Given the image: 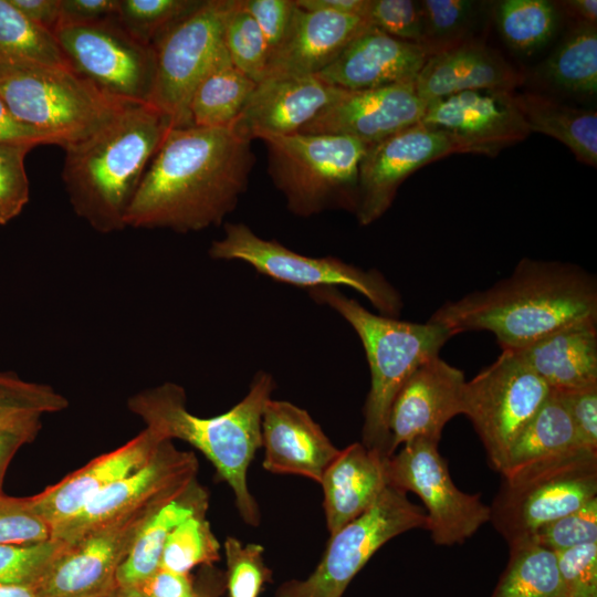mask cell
Listing matches in <instances>:
<instances>
[{
	"mask_svg": "<svg viewBox=\"0 0 597 597\" xmlns=\"http://www.w3.org/2000/svg\"><path fill=\"white\" fill-rule=\"evenodd\" d=\"M251 140L227 127H174L148 165L125 226L179 233L220 226L247 191Z\"/></svg>",
	"mask_w": 597,
	"mask_h": 597,
	"instance_id": "cell-1",
	"label": "cell"
},
{
	"mask_svg": "<svg viewBox=\"0 0 597 597\" xmlns=\"http://www.w3.org/2000/svg\"><path fill=\"white\" fill-rule=\"evenodd\" d=\"M584 321H597L595 275L573 263L533 259H522L488 289L447 301L429 318L452 335L490 332L502 349Z\"/></svg>",
	"mask_w": 597,
	"mask_h": 597,
	"instance_id": "cell-2",
	"label": "cell"
},
{
	"mask_svg": "<svg viewBox=\"0 0 597 597\" xmlns=\"http://www.w3.org/2000/svg\"><path fill=\"white\" fill-rule=\"evenodd\" d=\"M170 128L153 105L126 103L95 132L62 147V179L74 212L101 233L124 229L128 207Z\"/></svg>",
	"mask_w": 597,
	"mask_h": 597,
	"instance_id": "cell-3",
	"label": "cell"
},
{
	"mask_svg": "<svg viewBox=\"0 0 597 597\" xmlns=\"http://www.w3.org/2000/svg\"><path fill=\"white\" fill-rule=\"evenodd\" d=\"M274 388L273 377L260 370L241 401L210 418L189 412L184 388L174 383L137 392L128 398L127 407L146 428L164 439H179L201 451L220 479L232 489L243 520L258 525L259 507L249 491L247 475L251 461L262 447V413Z\"/></svg>",
	"mask_w": 597,
	"mask_h": 597,
	"instance_id": "cell-4",
	"label": "cell"
},
{
	"mask_svg": "<svg viewBox=\"0 0 597 597\" xmlns=\"http://www.w3.org/2000/svg\"><path fill=\"white\" fill-rule=\"evenodd\" d=\"M307 293L313 301L341 315L359 337L370 373L362 443L391 457L388 421L397 394L419 366L439 356L453 335L444 326L429 321L411 323L374 314L338 287H321Z\"/></svg>",
	"mask_w": 597,
	"mask_h": 597,
	"instance_id": "cell-5",
	"label": "cell"
},
{
	"mask_svg": "<svg viewBox=\"0 0 597 597\" xmlns=\"http://www.w3.org/2000/svg\"><path fill=\"white\" fill-rule=\"evenodd\" d=\"M262 140L269 175L293 214L356 212L359 167L369 145L333 134L296 133Z\"/></svg>",
	"mask_w": 597,
	"mask_h": 597,
	"instance_id": "cell-6",
	"label": "cell"
},
{
	"mask_svg": "<svg viewBox=\"0 0 597 597\" xmlns=\"http://www.w3.org/2000/svg\"><path fill=\"white\" fill-rule=\"evenodd\" d=\"M0 97L22 123L64 147L106 123L126 103L71 66L0 61Z\"/></svg>",
	"mask_w": 597,
	"mask_h": 597,
	"instance_id": "cell-7",
	"label": "cell"
},
{
	"mask_svg": "<svg viewBox=\"0 0 597 597\" xmlns=\"http://www.w3.org/2000/svg\"><path fill=\"white\" fill-rule=\"evenodd\" d=\"M502 480L490 522L512 546L597 498V451L582 448Z\"/></svg>",
	"mask_w": 597,
	"mask_h": 597,
	"instance_id": "cell-8",
	"label": "cell"
},
{
	"mask_svg": "<svg viewBox=\"0 0 597 597\" xmlns=\"http://www.w3.org/2000/svg\"><path fill=\"white\" fill-rule=\"evenodd\" d=\"M221 239L211 242L213 260L240 261L276 282L306 291L348 286L365 296L385 316H399L404 303L398 290L378 270H364L336 256H307L276 240L255 234L241 222L224 224Z\"/></svg>",
	"mask_w": 597,
	"mask_h": 597,
	"instance_id": "cell-9",
	"label": "cell"
},
{
	"mask_svg": "<svg viewBox=\"0 0 597 597\" xmlns=\"http://www.w3.org/2000/svg\"><path fill=\"white\" fill-rule=\"evenodd\" d=\"M415 528H428L426 512L406 492L388 484L366 512L331 535L323 558L307 578L282 584L274 597H342L385 543Z\"/></svg>",
	"mask_w": 597,
	"mask_h": 597,
	"instance_id": "cell-10",
	"label": "cell"
},
{
	"mask_svg": "<svg viewBox=\"0 0 597 597\" xmlns=\"http://www.w3.org/2000/svg\"><path fill=\"white\" fill-rule=\"evenodd\" d=\"M227 0H205L154 45L155 78L148 104L174 127L192 126L190 102L200 82L229 57L222 24Z\"/></svg>",
	"mask_w": 597,
	"mask_h": 597,
	"instance_id": "cell-11",
	"label": "cell"
},
{
	"mask_svg": "<svg viewBox=\"0 0 597 597\" xmlns=\"http://www.w3.org/2000/svg\"><path fill=\"white\" fill-rule=\"evenodd\" d=\"M551 392L513 350L465 381L462 415L473 425L491 467L500 472L506 453Z\"/></svg>",
	"mask_w": 597,
	"mask_h": 597,
	"instance_id": "cell-12",
	"label": "cell"
},
{
	"mask_svg": "<svg viewBox=\"0 0 597 597\" xmlns=\"http://www.w3.org/2000/svg\"><path fill=\"white\" fill-rule=\"evenodd\" d=\"M53 34L70 66L108 96L148 103L156 69L154 46L142 43L113 18L59 27Z\"/></svg>",
	"mask_w": 597,
	"mask_h": 597,
	"instance_id": "cell-13",
	"label": "cell"
},
{
	"mask_svg": "<svg viewBox=\"0 0 597 597\" xmlns=\"http://www.w3.org/2000/svg\"><path fill=\"white\" fill-rule=\"evenodd\" d=\"M388 484L417 494L425 507L434 544H462L491 520V509L480 494L457 488L438 443L415 439L387 460Z\"/></svg>",
	"mask_w": 597,
	"mask_h": 597,
	"instance_id": "cell-14",
	"label": "cell"
},
{
	"mask_svg": "<svg viewBox=\"0 0 597 597\" xmlns=\"http://www.w3.org/2000/svg\"><path fill=\"white\" fill-rule=\"evenodd\" d=\"M169 499L149 503L66 544L35 587L38 597H107L117 586V572L142 526Z\"/></svg>",
	"mask_w": 597,
	"mask_h": 597,
	"instance_id": "cell-15",
	"label": "cell"
},
{
	"mask_svg": "<svg viewBox=\"0 0 597 597\" xmlns=\"http://www.w3.org/2000/svg\"><path fill=\"white\" fill-rule=\"evenodd\" d=\"M192 452L165 440L150 460L134 473L111 484L75 514L51 528V538L72 544L93 530L155 501L171 498L196 479Z\"/></svg>",
	"mask_w": 597,
	"mask_h": 597,
	"instance_id": "cell-16",
	"label": "cell"
},
{
	"mask_svg": "<svg viewBox=\"0 0 597 597\" xmlns=\"http://www.w3.org/2000/svg\"><path fill=\"white\" fill-rule=\"evenodd\" d=\"M421 124L448 134L463 154L490 157L531 134L515 92L507 90H473L433 100Z\"/></svg>",
	"mask_w": 597,
	"mask_h": 597,
	"instance_id": "cell-17",
	"label": "cell"
},
{
	"mask_svg": "<svg viewBox=\"0 0 597 597\" xmlns=\"http://www.w3.org/2000/svg\"><path fill=\"white\" fill-rule=\"evenodd\" d=\"M452 154H463L460 145L421 123L369 145L359 167L358 223L365 227L381 218L408 176Z\"/></svg>",
	"mask_w": 597,
	"mask_h": 597,
	"instance_id": "cell-18",
	"label": "cell"
},
{
	"mask_svg": "<svg viewBox=\"0 0 597 597\" xmlns=\"http://www.w3.org/2000/svg\"><path fill=\"white\" fill-rule=\"evenodd\" d=\"M426 106L413 82L345 91L300 133L345 135L371 145L421 123Z\"/></svg>",
	"mask_w": 597,
	"mask_h": 597,
	"instance_id": "cell-19",
	"label": "cell"
},
{
	"mask_svg": "<svg viewBox=\"0 0 597 597\" xmlns=\"http://www.w3.org/2000/svg\"><path fill=\"white\" fill-rule=\"evenodd\" d=\"M461 369L436 356L407 379L397 394L389 413V452L415 439L436 443L444 426L462 415L465 384Z\"/></svg>",
	"mask_w": 597,
	"mask_h": 597,
	"instance_id": "cell-20",
	"label": "cell"
},
{
	"mask_svg": "<svg viewBox=\"0 0 597 597\" xmlns=\"http://www.w3.org/2000/svg\"><path fill=\"white\" fill-rule=\"evenodd\" d=\"M344 92L317 76L265 77L230 126L251 142L296 134Z\"/></svg>",
	"mask_w": 597,
	"mask_h": 597,
	"instance_id": "cell-21",
	"label": "cell"
},
{
	"mask_svg": "<svg viewBox=\"0 0 597 597\" xmlns=\"http://www.w3.org/2000/svg\"><path fill=\"white\" fill-rule=\"evenodd\" d=\"M149 428L119 448L101 454L57 483L30 496L34 511L50 525L69 519L101 491L146 464L165 441Z\"/></svg>",
	"mask_w": 597,
	"mask_h": 597,
	"instance_id": "cell-22",
	"label": "cell"
},
{
	"mask_svg": "<svg viewBox=\"0 0 597 597\" xmlns=\"http://www.w3.org/2000/svg\"><path fill=\"white\" fill-rule=\"evenodd\" d=\"M261 442L265 470L301 475L318 483L341 451L306 410L272 398L262 413Z\"/></svg>",
	"mask_w": 597,
	"mask_h": 597,
	"instance_id": "cell-23",
	"label": "cell"
},
{
	"mask_svg": "<svg viewBox=\"0 0 597 597\" xmlns=\"http://www.w3.org/2000/svg\"><path fill=\"white\" fill-rule=\"evenodd\" d=\"M427 59L420 44L369 27L316 76L345 91L371 90L415 82Z\"/></svg>",
	"mask_w": 597,
	"mask_h": 597,
	"instance_id": "cell-24",
	"label": "cell"
},
{
	"mask_svg": "<svg viewBox=\"0 0 597 597\" xmlns=\"http://www.w3.org/2000/svg\"><path fill=\"white\" fill-rule=\"evenodd\" d=\"M523 80L500 52L475 39L428 56L413 83L418 95L429 103L473 90L515 91Z\"/></svg>",
	"mask_w": 597,
	"mask_h": 597,
	"instance_id": "cell-25",
	"label": "cell"
},
{
	"mask_svg": "<svg viewBox=\"0 0 597 597\" xmlns=\"http://www.w3.org/2000/svg\"><path fill=\"white\" fill-rule=\"evenodd\" d=\"M367 28L358 15L297 7L291 31L271 56L265 77L316 76Z\"/></svg>",
	"mask_w": 597,
	"mask_h": 597,
	"instance_id": "cell-26",
	"label": "cell"
},
{
	"mask_svg": "<svg viewBox=\"0 0 597 597\" xmlns=\"http://www.w3.org/2000/svg\"><path fill=\"white\" fill-rule=\"evenodd\" d=\"M388 458L355 442L341 450L326 469L320 484L331 535L366 512L386 489Z\"/></svg>",
	"mask_w": 597,
	"mask_h": 597,
	"instance_id": "cell-27",
	"label": "cell"
},
{
	"mask_svg": "<svg viewBox=\"0 0 597 597\" xmlns=\"http://www.w3.org/2000/svg\"><path fill=\"white\" fill-rule=\"evenodd\" d=\"M513 350L552 389L597 385V321L562 327Z\"/></svg>",
	"mask_w": 597,
	"mask_h": 597,
	"instance_id": "cell-28",
	"label": "cell"
},
{
	"mask_svg": "<svg viewBox=\"0 0 597 597\" xmlns=\"http://www.w3.org/2000/svg\"><path fill=\"white\" fill-rule=\"evenodd\" d=\"M208 492L192 480L182 491L160 504L142 526L130 552L121 565L116 582L119 586H137L154 574L169 534L186 519L206 514Z\"/></svg>",
	"mask_w": 597,
	"mask_h": 597,
	"instance_id": "cell-29",
	"label": "cell"
},
{
	"mask_svg": "<svg viewBox=\"0 0 597 597\" xmlns=\"http://www.w3.org/2000/svg\"><path fill=\"white\" fill-rule=\"evenodd\" d=\"M582 448L585 447L561 395L551 389L546 400L510 447L500 473L507 476Z\"/></svg>",
	"mask_w": 597,
	"mask_h": 597,
	"instance_id": "cell-30",
	"label": "cell"
},
{
	"mask_svg": "<svg viewBox=\"0 0 597 597\" xmlns=\"http://www.w3.org/2000/svg\"><path fill=\"white\" fill-rule=\"evenodd\" d=\"M530 132L551 136L585 165L597 166V112L561 103L547 95L516 94Z\"/></svg>",
	"mask_w": 597,
	"mask_h": 597,
	"instance_id": "cell-31",
	"label": "cell"
},
{
	"mask_svg": "<svg viewBox=\"0 0 597 597\" xmlns=\"http://www.w3.org/2000/svg\"><path fill=\"white\" fill-rule=\"evenodd\" d=\"M538 74L551 87L590 98L597 93V24L575 23L546 57Z\"/></svg>",
	"mask_w": 597,
	"mask_h": 597,
	"instance_id": "cell-32",
	"label": "cell"
},
{
	"mask_svg": "<svg viewBox=\"0 0 597 597\" xmlns=\"http://www.w3.org/2000/svg\"><path fill=\"white\" fill-rule=\"evenodd\" d=\"M256 83L227 57L197 86L190 102L193 126L227 127L238 118Z\"/></svg>",
	"mask_w": 597,
	"mask_h": 597,
	"instance_id": "cell-33",
	"label": "cell"
},
{
	"mask_svg": "<svg viewBox=\"0 0 597 597\" xmlns=\"http://www.w3.org/2000/svg\"><path fill=\"white\" fill-rule=\"evenodd\" d=\"M510 557L491 597H567L554 552L527 541Z\"/></svg>",
	"mask_w": 597,
	"mask_h": 597,
	"instance_id": "cell-34",
	"label": "cell"
},
{
	"mask_svg": "<svg viewBox=\"0 0 597 597\" xmlns=\"http://www.w3.org/2000/svg\"><path fill=\"white\" fill-rule=\"evenodd\" d=\"M422 38L428 56L478 39L486 2L475 0H421Z\"/></svg>",
	"mask_w": 597,
	"mask_h": 597,
	"instance_id": "cell-35",
	"label": "cell"
},
{
	"mask_svg": "<svg viewBox=\"0 0 597 597\" xmlns=\"http://www.w3.org/2000/svg\"><path fill=\"white\" fill-rule=\"evenodd\" d=\"M561 12L555 1L503 0L496 3V23L505 43L522 54H532L555 35Z\"/></svg>",
	"mask_w": 597,
	"mask_h": 597,
	"instance_id": "cell-36",
	"label": "cell"
},
{
	"mask_svg": "<svg viewBox=\"0 0 597 597\" xmlns=\"http://www.w3.org/2000/svg\"><path fill=\"white\" fill-rule=\"evenodd\" d=\"M0 61L70 66L55 35L0 0Z\"/></svg>",
	"mask_w": 597,
	"mask_h": 597,
	"instance_id": "cell-37",
	"label": "cell"
},
{
	"mask_svg": "<svg viewBox=\"0 0 597 597\" xmlns=\"http://www.w3.org/2000/svg\"><path fill=\"white\" fill-rule=\"evenodd\" d=\"M222 34L233 66L256 84L264 80L270 60L266 41L240 0H227Z\"/></svg>",
	"mask_w": 597,
	"mask_h": 597,
	"instance_id": "cell-38",
	"label": "cell"
},
{
	"mask_svg": "<svg viewBox=\"0 0 597 597\" xmlns=\"http://www.w3.org/2000/svg\"><path fill=\"white\" fill-rule=\"evenodd\" d=\"M201 3L202 0H118L115 19L136 40L154 46Z\"/></svg>",
	"mask_w": 597,
	"mask_h": 597,
	"instance_id": "cell-39",
	"label": "cell"
},
{
	"mask_svg": "<svg viewBox=\"0 0 597 597\" xmlns=\"http://www.w3.org/2000/svg\"><path fill=\"white\" fill-rule=\"evenodd\" d=\"M220 559L217 541L206 514L186 519L169 534L159 567L189 574L196 566H211Z\"/></svg>",
	"mask_w": 597,
	"mask_h": 597,
	"instance_id": "cell-40",
	"label": "cell"
},
{
	"mask_svg": "<svg viewBox=\"0 0 597 597\" xmlns=\"http://www.w3.org/2000/svg\"><path fill=\"white\" fill-rule=\"evenodd\" d=\"M67 405L66 398L51 386L0 371V428L41 419L43 415L61 411Z\"/></svg>",
	"mask_w": 597,
	"mask_h": 597,
	"instance_id": "cell-41",
	"label": "cell"
},
{
	"mask_svg": "<svg viewBox=\"0 0 597 597\" xmlns=\"http://www.w3.org/2000/svg\"><path fill=\"white\" fill-rule=\"evenodd\" d=\"M65 546L55 538L33 544H0V587L35 588Z\"/></svg>",
	"mask_w": 597,
	"mask_h": 597,
	"instance_id": "cell-42",
	"label": "cell"
},
{
	"mask_svg": "<svg viewBox=\"0 0 597 597\" xmlns=\"http://www.w3.org/2000/svg\"><path fill=\"white\" fill-rule=\"evenodd\" d=\"M227 561L226 588L230 597H259L271 580V570L263 558L264 548L254 543L242 544L234 537L224 542Z\"/></svg>",
	"mask_w": 597,
	"mask_h": 597,
	"instance_id": "cell-43",
	"label": "cell"
},
{
	"mask_svg": "<svg viewBox=\"0 0 597 597\" xmlns=\"http://www.w3.org/2000/svg\"><path fill=\"white\" fill-rule=\"evenodd\" d=\"M530 541L554 553L597 543V498L543 525Z\"/></svg>",
	"mask_w": 597,
	"mask_h": 597,
	"instance_id": "cell-44",
	"label": "cell"
},
{
	"mask_svg": "<svg viewBox=\"0 0 597 597\" xmlns=\"http://www.w3.org/2000/svg\"><path fill=\"white\" fill-rule=\"evenodd\" d=\"M364 19L369 27L396 39L420 44L422 13L420 1L369 0Z\"/></svg>",
	"mask_w": 597,
	"mask_h": 597,
	"instance_id": "cell-45",
	"label": "cell"
},
{
	"mask_svg": "<svg viewBox=\"0 0 597 597\" xmlns=\"http://www.w3.org/2000/svg\"><path fill=\"white\" fill-rule=\"evenodd\" d=\"M27 146L0 145V224H7L24 208L30 197L24 159Z\"/></svg>",
	"mask_w": 597,
	"mask_h": 597,
	"instance_id": "cell-46",
	"label": "cell"
},
{
	"mask_svg": "<svg viewBox=\"0 0 597 597\" xmlns=\"http://www.w3.org/2000/svg\"><path fill=\"white\" fill-rule=\"evenodd\" d=\"M51 538L50 525L34 511L29 498L0 492V544H33Z\"/></svg>",
	"mask_w": 597,
	"mask_h": 597,
	"instance_id": "cell-47",
	"label": "cell"
},
{
	"mask_svg": "<svg viewBox=\"0 0 597 597\" xmlns=\"http://www.w3.org/2000/svg\"><path fill=\"white\" fill-rule=\"evenodd\" d=\"M567 597H597V543L555 553Z\"/></svg>",
	"mask_w": 597,
	"mask_h": 597,
	"instance_id": "cell-48",
	"label": "cell"
},
{
	"mask_svg": "<svg viewBox=\"0 0 597 597\" xmlns=\"http://www.w3.org/2000/svg\"><path fill=\"white\" fill-rule=\"evenodd\" d=\"M240 2L259 25L271 59L291 31L297 10L295 0H240Z\"/></svg>",
	"mask_w": 597,
	"mask_h": 597,
	"instance_id": "cell-49",
	"label": "cell"
},
{
	"mask_svg": "<svg viewBox=\"0 0 597 597\" xmlns=\"http://www.w3.org/2000/svg\"><path fill=\"white\" fill-rule=\"evenodd\" d=\"M556 391L569 412L583 446L597 451V385Z\"/></svg>",
	"mask_w": 597,
	"mask_h": 597,
	"instance_id": "cell-50",
	"label": "cell"
},
{
	"mask_svg": "<svg viewBox=\"0 0 597 597\" xmlns=\"http://www.w3.org/2000/svg\"><path fill=\"white\" fill-rule=\"evenodd\" d=\"M118 0H60V25L88 24L113 18Z\"/></svg>",
	"mask_w": 597,
	"mask_h": 597,
	"instance_id": "cell-51",
	"label": "cell"
},
{
	"mask_svg": "<svg viewBox=\"0 0 597 597\" xmlns=\"http://www.w3.org/2000/svg\"><path fill=\"white\" fill-rule=\"evenodd\" d=\"M137 586L146 597H197L196 582L189 574L161 567Z\"/></svg>",
	"mask_w": 597,
	"mask_h": 597,
	"instance_id": "cell-52",
	"label": "cell"
},
{
	"mask_svg": "<svg viewBox=\"0 0 597 597\" xmlns=\"http://www.w3.org/2000/svg\"><path fill=\"white\" fill-rule=\"evenodd\" d=\"M0 145L34 148L55 143L51 137L19 121L0 97Z\"/></svg>",
	"mask_w": 597,
	"mask_h": 597,
	"instance_id": "cell-53",
	"label": "cell"
},
{
	"mask_svg": "<svg viewBox=\"0 0 597 597\" xmlns=\"http://www.w3.org/2000/svg\"><path fill=\"white\" fill-rule=\"evenodd\" d=\"M41 429V419L23 421L0 428V492L8 467L25 443L31 442Z\"/></svg>",
	"mask_w": 597,
	"mask_h": 597,
	"instance_id": "cell-54",
	"label": "cell"
},
{
	"mask_svg": "<svg viewBox=\"0 0 597 597\" xmlns=\"http://www.w3.org/2000/svg\"><path fill=\"white\" fill-rule=\"evenodd\" d=\"M23 15L35 24L51 31L59 28L60 0H9Z\"/></svg>",
	"mask_w": 597,
	"mask_h": 597,
	"instance_id": "cell-55",
	"label": "cell"
},
{
	"mask_svg": "<svg viewBox=\"0 0 597 597\" xmlns=\"http://www.w3.org/2000/svg\"><path fill=\"white\" fill-rule=\"evenodd\" d=\"M369 0H295L305 11H329L364 18Z\"/></svg>",
	"mask_w": 597,
	"mask_h": 597,
	"instance_id": "cell-56",
	"label": "cell"
},
{
	"mask_svg": "<svg viewBox=\"0 0 597 597\" xmlns=\"http://www.w3.org/2000/svg\"><path fill=\"white\" fill-rule=\"evenodd\" d=\"M561 14L567 15L575 23L597 24L596 0L555 1Z\"/></svg>",
	"mask_w": 597,
	"mask_h": 597,
	"instance_id": "cell-57",
	"label": "cell"
},
{
	"mask_svg": "<svg viewBox=\"0 0 597 597\" xmlns=\"http://www.w3.org/2000/svg\"><path fill=\"white\" fill-rule=\"evenodd\" d=\"M197 597H219L226 589L224 573L211 566H203L199 579L196 582Z\"/></svg>",
	"mask_w": 597,
	"mask_h": 597,
	"instance_id": "cell-58",
	"label": "cell"
},
{
	"mask_svg": "<svg viewBox=\"0 0 597 597\" xmlns=\"http://www.w3.org/2000/svg\"><path fill=\"white\" fill-rule=\"evenodd\" d=\"M0 597H38L33 587L7 586L0 587Z\"/></svg>",
	"mask_w": 597,
	"mask_h": 597,
	"instance_id": "cell-59",
	"label": "cell"
},
{
	"mask_svg": "<svg viewBox=\"0 0 597 597\" xmlns=\"http://www.w3.org/2000/svg\"><path fill=\"white\" fill-rule=\"evenodd\" d=\"M107 597H146L138 586H119L107 596Z\"/></svg>",
	"mask_w": 597,
	"mask_h": 597,
	"instance_id": "cell-60",
	"label": "cell"
}]
</instances>
